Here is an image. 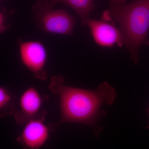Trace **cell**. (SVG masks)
<instances>
[{"label":"cell","instance_id":"6da1fadb","mask_svg":"<svg viewBox=\"0 0 149 149\" xmlns=\"http://www.w3.org/2000/svg\"><path fill=\"white\" fill-rule=\"evenodd\" d=\"M61 75L51 78L49 89L59 97L61 118L58 126L66 123H83L91 126L95 136H98L102 128L99 121L106 113L102 110L104 104H112L117 96L115 90L107 82L97 89L88 90L67 86Z\"/></svg>","mask_w":149,"mask_h":149},{"label":"cell","instance_id":"7a4b0ae2","mask_svg":"<svg viewBox=\"0 0 149 149\" xmlns=\"http://www.w3.org/2000/svg\"><path fill=\"white\" fill-rule=\"evenodd\" d=\"M110 5L104 17L111 19L119 25L124 45L136 64L139 61L140 48L148 43L149 0H134L128 3Z\"/></svg>","mask_w":149,"mask_h":149},{"label":"cell","instance_id":"3957f363","mask_svg":"<svg viewBox=\"0 0 149 149\" xmlns=\"http://www.w3.org/2000/svg\"><path fill=\"white\" fill-rule=\"evenodd\" d=\"M48 0H38L32 6L35 24L43 32L72 36L77 18L63 9H55Z\"/></svg>","mask_w":149,"mask_h":149},{"label":"cell","instance_id":"277c9868","mask_svg":"<svg viewBox=\"0 0 149 149\" xmlns=\"http://www.w3.org/2000/svg\"><path fill=\"white\" fill-rule=\"evenodd\" d=\"M19 52L22 62L37 79L46 80L47 75L45 69L47 52L42 43L29 41L19 43Z\"/></svg>","mask_w":149,"mask_h":149},{"label":"cell","instance_id":"5b68a950","mask_svg":"<svg viewBox=\"0 0 149 149\" xmlns=\"http://www.w3.org/2000/svg\"><path fill=\"white\" fill-rule=\"evenodd\" d=\"M83 26L91 31L95 42L104 47L124 45V38L120 29L104 20L86 18L81 19Z\"/></svg>","mask_w":149,"mask_h":149},{"label":"cell","instance_id":"8992f818","mask_svg":"<svg viewBox=\"0 0 149 149\" xmlns=\"http://www.w3.org/2000/svg\"><path fill=\"white\" fill-rule=\"evenodd\" d=\"M32 119L26 123L18 138L23 149H39L47 141L49 129L43 122V119Z\"/></svg>","mask_w":149,"mask_h":149},{"label":"cell","instance_id":"52a82bcc","mask_svg":"<svg viewBox=\"0 0 149 149\" xmlns=\"http://www.w3.org/2000/svg\"><path fill=\"white\" fill-rule=\"evenodd\" d=\"M42 104V98L38 91L33 87L28 88L20 97V110L15 115L17 122L23 124L32 119L40 110Z\"/></svg>","mask_w":149,"mask_h":149},{"label":"cell","instance_id":"ba28073f","mask_svg":"<svg viewBox=\"0 0 149 149\" xmlns=\"http://www.w3.org/2000/svg\"><path fill=\"white\" fill-rule=\"evenodd\" d=\"M50 2L55 4L61 3L68 6L78 15L80 19L88 18L90 13L95 7L96 0H48Z\"/></svg>","mask_w":149,"mask_h":149},{"label":"cell","instance_id":"9c48e42d","mask_svg":"<svg viewBox=\"0 0 149 149\" xmlns=\"http://www.w3.org/2000/svg\"><path fill=\"white\" fill-rule=\"evenodd\" d=\"M12 97L5 88H0V109L1 112L6 113V114L13 111V107L12 104Z\"/></svg>","mask_w":149,"mask_h":149},{"label":"cell","instance_id":"30bf717a","mask_svg":"<svg viewBox=\"0 0 149 149\" xmlns=\"http://www.w3.org/2000/svg\"><path fill=\"white\" fill-rule=\"evenodd\" d=\"M5 13V11H4L0 13V32L1 34L8 28V26L7 25V23Z\"/></svg>","mask_w":149,"mask_h":149},{"label":"cell","instance_id":"8fae6325","mask_svg":"<svg viewBox=\"0 0 149 149\" xmlns=\"http://www.w3.org/2000/svg\"><path fill=\"white\" fill-rule=\"evenodd\" d=\"M127 0H110V5H119L123 4L126 2Z\"/></svg>","mask_w":149,"mask_h":149},{"label":"cell","instance_id":"7c38bea8","mask_svg":"<svg viewBox=\"0 0 149 149\" xmlns=\"http://www.w3.org/2000/svg\"><path fill=\"white\" fill-rule=\"evenodd\" d=\"M147 113H148V115L149 118V108L147 110ZM147 128H148L149 129V123H148V125H147Z\"/></svg>","mask_w":149,"mask_h":149}]
</instances>
